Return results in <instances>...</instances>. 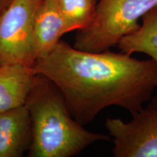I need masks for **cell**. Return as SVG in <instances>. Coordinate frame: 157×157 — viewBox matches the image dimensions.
Masks as SVG:
<instances>
[{"label": "cell", "mask_w": 157, "mask_h": 157, "mask_svg": "<svg viewBox=\"0 0 157 157\" xmlns=\"http://www.w3.org/2000/svg\"><path fill=\"white\" fill-rule=\"evenodd\" d=\"M32 67L58 88L82 126L113 105L137 112L157 88V63L151 58L139 60L109 50L87 52L62 40Z\"/></svg>", "instance_id": "cell-1"}, {"label": "cell", "mask_w": 157, "mask_h": 157, "mask_svg": "<svg viewBox=\"0 0 157 157\" xmlns=\"http://www.w3.org/2000/svg\"><path fill=\"white\" fill-rule=\"evenodd\" d=\"M31 119L30 157H71L110 136L87 130L71 114L62 93L55 84L36 74L25 104Z\"/></svg>", "instance_id": "cell-2"}, {"label": "cell", "mask_w": 157, "mask_h": 157, "mask_svg": "<svg viewBox=\"0 0 157 157\" xmlns=\"http://www.w3.org/2000/svg\"><path fill=\"white\" fill-rule=\"evenodd\" d=\"M157 5V0H98L87 27L78 30L73 46L98 52L109 50L139 29V21Z\"/></svg>", "instance_id": "cell-3"}, {"label": "cell", "mask_w": 157, "mask_h": 157, "mask_svg": "<svg viewBox=\"0 0 157 157\" xmlns=\"http://www.w3.org/2000/svg\"><path fill=\"white\" fill-rule=\"evenodd\" d=\"M128 122L109 118L105 128L112 137L115 157H157V94Z\"/></svg>", "instance_id": "cell-4"}, {"label": "cell", "mask_w": 157, "mask_h": 157, "mask_svg": "<svg viewBox=\"0 0 157 157\" xmlns=\"http://www.w3.org/2000/svg\"><path fill=\"white\" fill-rule=\"evenodd\" d=\"M42 0H13L0 15V65L32 66L34 20Z\"/></svg>", "instance_id": "cell-5"}, {"label": "cell", "mask_w": 157, "mask_h": 157, "mask_svg": "<svg viewBox=\"0 0 157 157\" xmlns=\"http://www.w3.org/2000/svg\"><path fill=\"white\" fill-rule=\"evenodd\" d=\"M31 140V119L26 105L0 112V157L23 156Z\"/></svg>", "instance_id": "cell-6"}, {"label": "cell", "mask_w": 157, "mask_h": 157, "mask_svg": "<svg viewBox=\"0 0 157 157\" xmlns=\"http://www.w3.org/2000/svg\"><path fill=\"white\" fill-rule=\"evenodd\" d=\"M71 32L56 0H42L34 20L32 38L34 60L47 56L63 35Z\"/></svg>", "instance_id": "cell-7"}, {"label": "cell", "mask_w": 157, "mask_h": 157, "mask_svg": "<svg viewBox=\"0 0 157 157\" xmlns=\"http://www.w3.org/2000/svg\"><path fill=\"white\" fill-rule=\"evenodd\" d=\"M36 76L32 66L26 64L0 65V112L25 105Z\"/></svg>", "instance_id": "cell-8"}, {"label": "cell", "mask_w": 157, "mask_h": 157, "mask_svg": "<svg viewBox=\"0 0 157 157\" xmlns=\"http://www.w3.org/2000/svg\"><path fill=\"white\" fill-rule=\"evenodd\" d=\"M121 52L146 54L157 63V5L142 17V23L132 34L118 43Z\"/></svg>", "instance_id": "cell-9"}, {"label": "cell", "mask_w": 157, "mask_h": 157, "mask_svg": "<svg viewBox=\"0 0 157 157\" xmlns=\"http://www.w3.org/2000/svg\"><path fill=\"white\" fill-rule=\"evenodd\" d=\"M71 32L87 27L95 15L98 0H56Z\"/></svg>", "instance_id": "cell-10"}, {"label": "cell", "mask_w": 157, "mask_h": 157, "mask_svg": "<svg viewBox=\"0 0 157 157\" xmlns=\"http://www.w3.org/2000/svg\"><path fill=\"white\" fill-rule=\"evenodd\" d=\"M13 0H0V15L7 8Z\"/></svg>", "instance_id": "cell-11"}]
</instances>
